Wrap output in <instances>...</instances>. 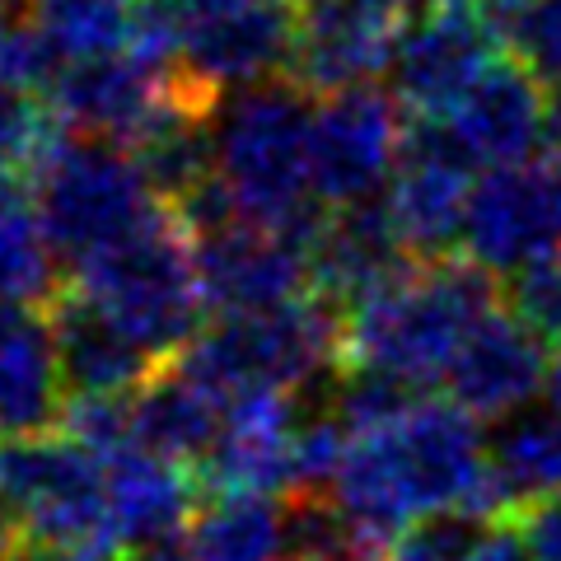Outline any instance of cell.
Listing matches in <instances>:
<instances>
[{
    "mask_svg": "<svg viewBox=\"0 0 561 561\" xmlns=\"http://www.w3.org/2000/svg\"><path fill=\"white\" fill-rule=\"evenodd\" d=\"M20 542H24V534L14 529V524H10L5 515H0V561H10L14 552H20Z\"/></svg>",
    "mask_w": 561,
    "mask_h": 561,
    "instance_id": "40",
    "label": "cell"
},
{
    "mask_svg": "<svg viewBox=\"0 0 561 561\" xmlns=\"http://www.w3.org/2000/svg\"><path fill=\"white\" fill-rule=\"evenodd\" d=\"M472 197V164L454 146L445 122H412L408 146L383 206L389 220L416 262H445L463 249V220Z\"/></svg>",
    "mask_w": 561,
    "mask_h": 561,
    "instance_id": "11",
    "label": "cell"
},
{
    "mask_svg": "<svg viewBox=\"0 0 561 561\" xmlns=\"http://www.w3.org/2000/svg\"><path fill=\"white\" fill-rule=\"evenodd\" d=\"M28 14L61 66L122 57L140 0H28Z\"/></svg>",
    "mask_w": 561,
    "mask_h": 561,
    "instance_id": "25",
    "label": "cell"
},
{
    "mask_svg": "<svg viewBox=\"0 0 561 561\" xmlns=\"http://www.w3.org/2000/svg\"><path fill=\"white\" fill-rule=\"evenodd\" d=\"M76 295L117 323L154 365L179 360L210 313L197 276V239L169 206L113 249L76 262Z\"/></svg>",
    "mask_w": 561,
    "mask_h": 561,
    "instance_id": "4",
    "label": "cell"
},
{
    "mask_svg": "<svg viewBox=\"0 0 561 561\" xmlns=\"http://www.w3.org/2000/svg\"><path fill=\"white\" fill-rule=\"evenodd\" d=\"M300 408L286 393H253L230 402L216 449L197 468L202 486H216L220 496H280L290 491V454Z\"/></svg>",
    "mask_w": 561,
    "mask_h": 561,
    "instance_id": "17",
    "label": "cell"
},
{
    "mask_svg": "<svg viewBox=\"0 0 561 561\" xmlns=\"http://www.w3.org/2000/svg\"><path fill=\"white\" fill-rule=\"evenodd\" d=\"M0 515L24 542L61 552L66 561L122 557L108 524L103 459L66 431L0 440Z\"/></svg>",
    "mask_w": 561,
    "mask_h": 561,
    "instance_id": "6",
    "label": "cell"
},
{
    "mask_svg": "<svg viewBox=\"0 0 561 561\" xmlns=\"http://www.w3.org/2000/svg\"><path fill=\"white\" fill-rule=\"evenodd\" d=\"M57 51L47 47V38L38 33L28 14V0H0V84L10 90H51L57 70Z\"/></svg>",
    "mask_w": 561,
    "mask_h": 561,
    "instance_id": "29",
    "label": "cell"
},
{
    "mask_svg": "<svg viewBox=\"0 0 561 561\" xmlns=\"http://www.w3.org/2000/svg\"><path fill=\"white\" fill-rule=\"evenodd\" d=\"M486 463L511 501V515L542 496H561V412L524 408L501 421L486 440Z\"/></svg>",
    "mask_w": 561,
    "mask_h": 561,
    "instance_id": "23",
    "label": "cell"
},
{
    "mask_svg": "<svg viewBox=\"0 0 561 561\" xmlns=\"http://www.w3.org/2000/svg\"><path fill=\"white\" fill-rule=\"evenodd\" d=\"M548 122H552L548 84L519 57H501L459 99V108L445 117V127L472 169L496 173L529 164L534 150L548 140Z\"/></svg>",
    "mask_w": 561,
    "mask_h": 561,
    "instance_id": "14",
    "label": "cell"
},
{
    "mask_svg": "<svg viewBox=\"0 0 561 561\" xmlns=\"http://www.w3.org/2000/svg\"><path fill=\"white\" fill-rule=\"evenodd\" d=\"M103 491H108V524L117 548L131 552L140 542L187 534V524L197 519L202 478L187 463L127 449L103 463Z\"/></svg>",
    "mask_w": 561,
    "mask_h": 561,
    "instance_id": "21",
    "label": "cell"
},
{
    "mask_svg": "<svg viewBox=\"0 0 561 561\" xmlns=\"http://www.w3.org/2000/svg\"><path fill=\"white\" fill-rule=\"evenodd\" d=\"M57 300V249L33 216V206L0 216V305L51 309Z\"/></svg>",
    "mask_w": 561,
    "mask_h": 561,
    "instance_id": "26",
    "label": "cell"
},
{
    "mask_svg": "<svg viewBox=\"0 0 561 561\" xmlns=\"http://www.w3.org/2000/svg\"><path fill=\"white\" fill-rule=\"evenodd\" d=\"M552 173H557V179H561V154H552Z\"/></svg>",
    "mask_w": 561,
    "mask_h": 561,
    "instance_id": "42",
    "label": "cell"
},
{
    "mask_svg": "<svg viewBox=\"0 0 561 561\" xmlns=\"http://www.w3.org/2000/svg\"><path fill=\"white\" fill-rule=\"evenodd\" d=\"M47 319H51V337H57L66 402L131 398L164 370L117 323L103 319L90 300H80L76 290H61V300L47 309Z\"/></svg>",
    "mask_w": 561,
    "mask_h": 561,
    "instance_id": "20",
    "label": "cell"
},
{
    "mask_svg": "<svg viewBox=\"0 0 561 561\" xmlns=\"http://www.w3.org/2000/svg\"><path fill=\"white\" fill-rule=\"evenodd\" d=\"M496 276L463 253L416 262L393 286L342 313V365L393 375L412 389L445 383L472 328L501 309Z\"/></svg>",
    "mask_w": 561,
    "mask_h": 561,
    "instance_id": "2",
    "label": "cell"
},
{
    "mask_svg": "<svg viewBox=\"0 0 561 561\" xmlns=\"http://www.w3.org/2000/svg\"><path fill=\"white\" fill-rule=\"evenodd\" d=\"M328 402H332V412L346 421L351 435H375V431H383V426H393V421L408 416L421 398H416L412 383H402L393 375L346 365V375L328 389Z\"/></svg>",
    "mask_w": 561,
    "mask_h": 561,
    "instance_id": "28",
    "label": "cell"
},
{
    "mask_svg": "<svg viewBox=\"0 0 561 561\" xmlns=\"http://www.w3.org/2000/svg\"><path fill=\"white\" fill-rule=\"evenodd\" d=\"M183 94L187 90L179 76H160L122 51V57L61 66V76L47 90V113L76 136L113 140L131 150Z\"/></svg>",
    "mask_w": 561,
    "mask_h": 561,
    "instance_id": "13",
    "label": "cell"
},
{
    "mask_svg": "<svg viewBox=\"0 0 561 561\" xmlns=\"http://www.w3.org/2000/svg\"><path fill=\"white\" fill-rule=\"evenodd\" d=\"M482 529L463 515H440L426 524H412L408 534H398L389 542V557L383 561H468L478 548Z\"/></svg>",
    "mask_w": 561,
    "mask_h": 561,
    "instance_id": "33",
    "label": "cell"
},
{
    "mask_svg": "<svg viewBox=\"0 0 561 561\" xmlns=\"http://www.w3.org/2000/svg\"><path fill=\"white\" fill-rule=\"evenodd\" d=\"M402 146H408V122L389 90L360 84L323 99L309 127V173L319 206L351 210L379 202V187L398 173Z\"/></svg>",
    "mask_w": 561,
    "mask_h": 561,
    "instance_id": "9",
    "label": "cell"
},
{
    "mask_svg": "<svg viewBox=\"0 0 561 561\" xmlns=\"http://www.w3.org/2000/svg\"><path fill=\"white\" fill-rule=\"evenodd\" d=\"M351 454L346 421L328 408H300V426H295V454H290V501L300 496H332L342 478V463Z\"/></svg>",
    "mask_w": 561,
    "mask_h": 561,
    "instance_id": "27",
    "label": "cell"
},
{
    "mask_svg": "<svg viewBox=\"0 0 561 561\" xmlns=\"http://www.w3.org/2000/svg\"><path fill=\"white\" fill-rule=\"evenodd\" d=\"M515 534L534 561H561V496H542L515 511Z\"/></svg>",
    "mask_w": 561,
    "mask_h": 561,
    "instance_id": "34",
    "label": "cell"
},
{
    "mask_svg": "<svg viewBox=\"0 0 561 561\" xmlns=\"http://www.w3.org/2000/svg\"><path fill=\"white\" fill-rule=\"evenodd\" d=\"M542 393H548V408L561 412V346L552 351V360H548V389Z\"/></svg>",
    "mask_w": 561,
    "mask_h": 561,
    "instance_id": "39",
    "label": "cell"
},
{
    "mask_svg": "<svg viewBox=\"0 0 561 561\" xmlns=\"http://www.w3.org/2000/svg\"><path fill=\"white\" fill-rule=\"evenodd\" d=\"M468 561H534V557H529V548L519 542L515 524H491V529H482L478 548H472Z\"/></svg>",
    "mask_w": 561,
    "mask_h": 561,
    "instance_id": "35",
    "label": "cell"
},
{
    "mask_svg": "<svg viewBox=\"0 0 561 561\" xmlns=\"http://www.w3.org/2000/svg\"><path fill=\"white\" fill-rule=\"evenodd\" d=\"M402 5L412 20H421V14H478L482 0H402Z\"/></svg>",
    "mask_w": 561,
    "mask_h": 561,
    "instance_id": "37",
    "label": "cell"
},
{
    "mask_svg": "<svg viewBox=\"0 0 561 561\" xmlns=\"http://www.w3.org/2000/svg\"><path fill=\"white\" fill-rule=\"evenodd\" d=\"M309 127V94L290 80L257 84L216 108V173L239 206V220L313 253L332 210L313 197Z\"/></svg>",
    "mask_w": 561,
    "mask_h": 561,
    "instance_id": "3",
    "label": "cell"
},
{
    "mask_svg": "<svg viewBox=\"0 0 561 561\" xmlns=\"http://www.w3.org/2000/svg\"><path fill=\"white\" fill-rule=\"evenodd\" d=\"M300 43L295 0H234L179 28V80L210 108L290 76Z\"/></svg>",
    "mask_w": 561,
    "mask_h": 561,
    "instance_id": "8",
    "label": "cell"
},
{
    "mask_svg": "<svg viewBox=\"0 0 561 561\" xmlns=\"http://www.w3.org/2000/svg\"><path fill=\"white\" fill-rule=\"evenodd\" d=\"M179 365L202 379L220 402H239L253 393H305L342 365V313L323 300L280 305L262 313H234L202 328Z\"/></svg>",
    "mask_w": 561,
    "mask_h": 561,
    "instance_id": "5",
    "label": "cell"
},
{
    "mask_svg": "<svg viewBox=\"0 0 561 561\" xmlns=\"http://www.w3.org/2000/svg\"><path fill=\"white\" fill-rule=\"evenodd\" d=\"M491 61H501V33L482 14H421L393 43L389 94L412 122H445Z\"/></svg>",
    "mask_w": 561,
    "mask_h": 561,
    "instance_id": "12",
    "label": "cell"
},
{
    "mask_svg": "<svg viewBox=\"0 0 561 561\" xmlns=\"http://www.w3.org/2000/svg\"><path fill=\"white\" fill-rule=\"evenodd\" d=\"M230 402H220L179 360L164 365L146 389L131 393V445L173 463H206L216 449Z\"/></svg>",
    "mask_w": 561,
    "mask_h": 561,
    "instance_id": "22",
    "label": "cell"
},
{
    "mask_svg": "<svg viewBox=\"0 0 561 561\" xmlns=\"http://www.w3.org/2000/svg\"><path fill=\"white\" fill-rule=\"evenodd\" d=\"M187 538L197 561H280L290 552V519L272 496H216Z\"/></svg>",
    "mask_w": 561,
    "mask_h": 561,
    "instance_id": "24",
    "label": "cell"
},
{
    "mask_svg": "<svg viewBox=\"0 0 561 561\" xmlns=\"http://www.w3.org/2000/svg\"><path fill=\"white\" fill-rule=\"evenodd\" d=\"M66 416V383L47 309L0 305V440L47 435Z\"/></svg>",
    "mask_w": 561,
    "mask_h": 561,
    "instance_id": "19",
    "label": "cell"
},
{
    "mask_svg": "<svg viewBox=\"0 0 561 561\" xmlns=\"http://www.w3.org/2000/svg\"><path fill=\"white\" fill-rule=\"evenodd\" d=\"M548 140H552V154H561V94L552 99V122H548Z\"/></svg>",
    "mask_w": 561,
    "mask_h": 561,
    "instance_id": "41",
    "label": "cell"
},
{
    "mask_svg": "<svg viewBox=\"0 0 561 561\" xmlns=\"http://www.w3.org/2000/svg\"><path fill=\"white\" fill-rule=\"evenodd\" d=\"M332 501L360 529L389 542L440 515L472 524H496L505 515L478 421L454 402H416L393 426L356 435Z\"/></svg>",
    "mask_w": 561,
    "mask_h": 561,
    "instance_id": "1",
    "label": "cell"
},
{
    "mask_svg": "<svg viewBox=\"0 0 561 561\" xmlns=\"http://www.w3.org/2000/svg\"><path fill=\"white\" fill-rule=\"evenodd\" d=\"M51 140H57V122L43 103H33V94L24 90L0 84V169L33 173Z\"/></svg>",
    "mask_w": 561,
    "mask_h": 561,
    "instance_id": "30",
    "label": "cell"
},
{
    "mask_svg": "<svg viewBox=\"0 0 561 561\" xmlns=\"http://www.w3.org/2000/svg\"><path fill=\"white\" fill-rule=\"evenodd\" d=\"M505 43L542 84H552L561 94V0H529L505 33Z\"/></svg>",
    "mask_w": 561,
    "mask_h": 561,
    "instance_id": "32",
    "label": "cell"
},
{
    "mask_svg": "<svg viewBox=\"0 0 561 561\" xmlns=\"http://www.w3.org/2000/svg\"><path fill=\"white\" fill-rule=\"evenodd\" d=\"M561 253V179L538 164L496 169L472 183L463 257L491 276H519Z\"/></svg>",
    "mask_w": 561,
    "mask_h": 561,
    "instance_id": "10",
    "label": "cell"
},
{
    "mask_svg": "<svg viewBox=\"0 0 561 561\" xmlns=\"http://www.w3.org/2000/svg\"><path fill=\"white\" fill-rule=\"evenodd\" d=\"M24 206V187H20V173L14 169H0V216Z\"/></svg>",
    "mask_w": 561,
    "mask_h": 561,
    "instance_id": "38",
    "label": "cell"
},
{
    "mask_svg": "<svg viewBox=\"0 0 561 561\" xmlns=\"http://www.w3.org/2000/svg\"><path fill=\"white\" fill-rule=\"evenodd\" d=\"M505 305H511L515 319L524 328H534L542 342L561 346V253L542 257L505 280Z\"/></svg>",
    "mask_w": 561,
    "mask_h": 561,
    "instance_id": "31",
    "label": "cell"
},
{
    "mask_svg": "<svg viewBox=\"0 0 561 561\" xmlns=\"http://www.w3.org/2000/svg\"><path fill=\"white\" fill-rule=\"evenodd\" d=\"M28 197L57 257L70 262L113 249L117 239H127L160 210L136 154L127 146L90 136L51 140L47 154L33 164Z\"/></svg>",
    "mask_w": 561,
    "mask_h": 561,
    "instance_id": "7",
    "label": "cell"
},
{
    "mask_svg": "<svg viewBox=\"0 0 561 561\" xmlns=\"http://www.w3.org/2000/svg\"><path fill=\"white\" fill-rule=\"evenodd\" d=\"M197 276L206 309L220 313V319L280 309L305 300V290H313L309 249L243 220L210 239H197Z\"/></svg>",
    "mask_w": 561,
    "mask_h": 561,
    "instance_id": "15",
    "label": "cell"
},
{
    "mask_svg": "<svg viewBox=\"0 0 561 561\" xmlns=\"http://www.w3.org/2000/svg\"><path fill=\"white\" fill-rule=\"evenodd\" d=\"M548 342L524 328L511 309H496L472 328L449 370V402L472 421H511L548 389Z\"/></svg>",
    "mask_w": 561,
    "mask_h": 561,
    "instance_id": "16",
    "label": "cell"
},
{
    "mask_svg": "<svg viewBox=\"0 0 561 561\" xmlns=\"http://www.w3.org/2000/svg\"><path fill=\"white\" fill-rule=\"evenodd\" d=\"M416 267V257L402 249V239L389 220L383 202H365L351 210H332L319 243L309 253V276H313V300H323L328 309H356L360 300H370L375 290L393 286L398 276H408Z\"/></svg>",
    "mask_w": 561,
    "mask_h": 561,
    "instance_id": "18",
    "label": "cell"
},
{
    "mask_svg": "<svg viewBox=\"0 0 561 561\" xmlns=\"http://www.w3.org/2000/svg\"><path fill=\"white\" fill-rule=\"evenodd\" d=\"M122 561H197V557H192L187 534H169V538H154V542H140V548L122 552Z\"/></svg>",
    "mask_w": 561,
    "mask_h": 561,
    "instance_id": "36",
    "label": "cell"
}]
</instances>
